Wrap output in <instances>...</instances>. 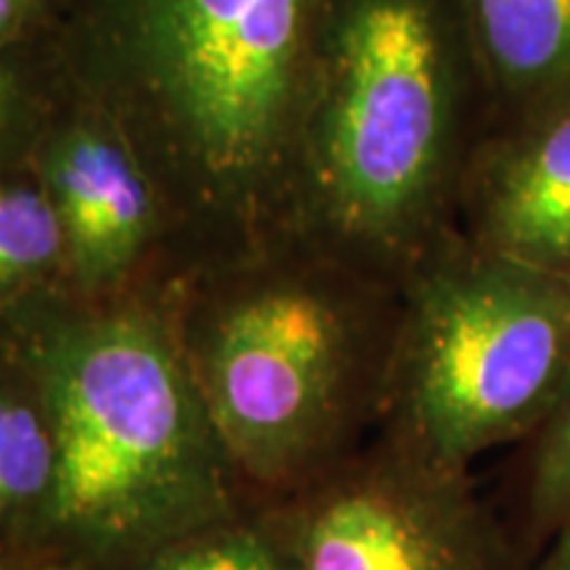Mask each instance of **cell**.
<instances>
[{
  "mask_svg": "<svg viewBox=\"0 0 570 570\" xmlns=\"http://www.w3.org/2000/svg\"><path fill=\"white\" fill-rule=\"evenodd\" d=\"M331 0H59L63 98L104 117L167 214L161 285L291 238Z\"/></svg>",
  "mask_w": 570,
  "mask_h": 570,
  "instance_id": "cell-1",
  "label": "cell"
},
{
  "mask_svg": "<svg viewBox=\"0 0 570 570\" xmlns=\"http://www.w3.org/2000/svg\"><path fill=\"white\" fill-rule=\"evenodd\" d=\"M59 446L46 558L125 570L252 499L177 341L159 288L104 298L42 288L0 312Z\"/></svg>",
  "mask_w": 570,
  "mask_h": 570,
  "instance_id": "cell-2",
  "label": "cell"
},
{
  "mask_svg": "<svg viewBox=\"0 0 570 570\" xmlns=\"http://www.w3.org/2000/svg\"><path fill=\"white\" fill-rule=\"evenodd\" d=\"M159 294L252 502L296 494L375 436L399 285L291 235Z\"/></svg>",
  "mask_w": 570,
  "mask_h": 570,
  "instance_id": "cell-3",
  "label": "cell"
},
{
  "mask_svg": "<svg viewBox=\"0 0 570 570\" xmlns=\"http://www.w3.org/2000/svg\"><path fill=\"white\" fill-rule=\"evenodd\" d=\"M483 132L458 0H331L294 235L402 288L458 230Z\"/></svg>",
  "mask_w": 570,
  "mask_h": 570,
  "instance_id": "cell-4",
  "label": "cell"
},
{
  "mask_svg": "<svg viewBox=\"0 0 570 570\" xmlns=\"http://www.w3.org/2000/svg\"><path fill=\"white\" fill-rule=\"evenodd\" d=\"M570 381V283L449 233L402 283L375 436L436 468L518 446Z\"/></svg>",
  "mask_w": 570,
  "mask_h": 570,
  "instance_id": "cell-5",
  "label": "cell"
},
{
  "mask_svg": "<svg viewBox=\"0 0 570 570\" xmlns=\"http://www.w3.org/2000/svg\"><path fill=\"white\" fill-rule=\"evenodd\" d=\"M262 504L296 570H529L473 473L377 436L309 487Z\"/></svg>",
  "mask_w": 570,
  "mask_h": 570,
  "instance_id": "cell-6",
  "label": "cell"
},
{
  "mask_svg": "<svg viewBox=\"0 0 570 570\" xmlns=\"http://www.w3.org/2000/svg\"><path fill=\"white\" fill-rule=\"evenodd\" d=\"M63 235L61 288L104 302L164 281L167 214L159 190L122 135L61 96L30 159Z\"/></svg>",
  "mask_w": 570,
  "mask_h": 570,
  "instance_id": "cell-7",
  "label": "cell"
},
{
  "mask_svg": "<svg viewBox=\"0 0 570 570\" xmlns=\"http://www.w3.org/2000/svg\"><path fill=\"white\" fill-rule=\"evenodd\" d=\"M458 227L491 254L570 283V101L483 135Z\"/></svg>",
  "mask_w": 570,
  "mask_h": 570,
  "instance_id": "cell-8",
  "label": "cell"
},
{
  "mask_svg": "<svg viewBox=\"0 0 570 570\" xmlns=\"http://www.w3.org/2000/svg\"><path fill=\"white\" fill-rule=\"evenodd\" d=\"M458 9L479 71L487 132L570 101V0H458Z\"/></svg>",
  "mask_w": 570,
  "mask_h": 570,
  "instance_id": "cell-9",
  "label": "cell"
},
{
  "mask_svg": "<svg viewBox=\"0 0 570 570\" xmlns=\"http://www.w3.org/2000/svg\"><path fill=\"white\" fill-rule=\"evenodd\" d=\"M59 497V446L30 367L0 341V552L46 558Z\"/></svg>",
  "mask_w": 570,
  "mask_h": 570,
  "instance_id": "cell-10",
  "label": "cell"
},
{
  "mask_svg": "<svg viewBox=\"0 0 570 570\" xmlns=\"http://www.w3.org/2000/svg\"><path fill=\"white\" fill-rule=\"evenodd\" d=\"M515 449L497 510L531 562L570 525V381L550 415Z\"/></svg>",
  "mask_w": 570,
  "mask_h": 570,
  "instance_id": "cell-11",
  "label": "cell"
},
{
  "mask_svg": "<svg viewBox=\"0 0 570 570\" xmlns=\"http://www.w3.org/2000/svg\"><path fill=\"white\" fill-rule=\"evenodd\" d=\"M63 235L38 175H0V312L61 283Z\"/></svg>",
  "mask_w": 570,
  "mask_h": 570,
  "instance_id": "cell-12",
  "label": "cell"
},
{
  "mask_svg": "<svg viewBox=\"0 0 570 570\" xmlns=\"http://www.w3.org/2000/svg\"><path fill=\"white\" fill-rule=\"evenodd\" d=\"M125 570H296L269 510L246 502L183 537L164 541Z\"/></svg>",
  "mask_w": 570,
  "mask_h": 570,
  "instance_id": "cell-13",
  "label": "cell"
},
{
  "mask_svg": "<svg viewBox=\"0 0 570 570\" xmlns=\"http://www.w3.org/2000/svg\"><path fill=\"white\" fill-rule=\"evenodd\" d=\"M61 101L46 42L0 53V175L17 159H32L42 130Z\"/></svg>",
  "mask_w": 570,
  "mask_h": 570,
  "instance_id": "cell-14",
  "label": "cell"
},
{
  "mask_svg": "<svg viewBox=\"0 0 570 570\" xmlns=\"http://www.w3.org/2000/svg\"><path fill=\"white\" fill-rule=\"evenodd\" d=\"M59 0H0V53L46 38Z\"/></svg>",
  "mask_w": 570,
  "mask_h": 570,
  "instance_id": "cell-15",
  "label": "cell"
},
{
  "mask_svg": "<svg viewBox=\"0 0 570 570\" xmlns=\"http://www.w3.org/2000/svg\"><path fill=\"white\" fill-rule=\"evenodd\" d=\"M529 570H570V525L547 541L544 550L529 562Z\"/></svg>",
  "mask_w": 570,
  "mask_h": 570,
  "instance_id": "cell-16",
  "label": "cell"
},
{
  "mask_svg": "<svg viewBox=\"0 0 570 570\" xmlns=\"http://www.w3.org/2000/svg\"><path fill=\"white\" fill-rule=\"evenodd\" d=\"M27 570H92L88 566H80L75 560H63V558H40L35 560Z\"/></svg>",
  "mask_w": 570,
  "mask_h": 570,
  "instance_id": "cell-17",
  "label": "cell"
},
{
  "mask_svg": "<svg viewBox=\"0 0 570 570\" xmlns=\"http://www.w3.org/2000/svg\"><path fill=\"white\" fill-rule=\"evenodd\" d=\"M35 560H27V558H19V554H11V552H0V570H27L32 566Z\"/></svg>",
  "mask_w": 570,
  "mask_h": 570,
  "instance_id": "cell-18",
  "label": "cell"
}]
</instances>
